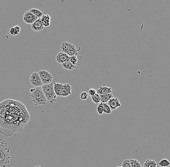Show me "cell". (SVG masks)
<instances>
[{"mask_svg": "<svg viewBox=\"0 0 170 167\" xmlns=\"http://www.w3.org/2000/svg\"><path fill=\"white\" fill-rule=\"evenodd\" d=\"M10 150L11 148L7 141L0 137V167H6L9 163Z\"/></svg>", "mask_w": 170, "mask_h": 167, "instance_id": "cell-1", "label": "cell"}, {"mask_svg": "<svg viewBox=\"0 0 170 167\" xmlns=\"http://www.w3.org/2000/svg\"><path fill=\"white\" fill-rule=\"evenodd\" d=\"M31 98L35 105H46V98L45 97L41 87H38L30 90Z\"/></svg>", "mask_w": 170, "mask_h": 167, "instance_id": "cell-2", "label": "cell"}, {"mask_svg": "<svg viewBox=\"0 0 170 167\" xmlns=\"http://www.w3.org/2000/svg\"><path fill=\"white\" fill-rule=\"evenodd\" d=\"M41 87L46 100L49 102V103L52 104L56 102L57 101L56 100L57 95L54 90L53 84L51 83L48 84H45L42 85Z\"/></svg>", "mask_w": 170, "mask_h": 167, "instance_id": "cell-3", "label": "cell"}, {"mask_svg": "<svg viewBox=\"0 0 170 167\" xmlns=\"http://www.w3.org/2000/svg\"><path fill=\"white\" fill-rule=\"evenodd\" d=\"M38 73L41 79L43 85L51 83L53 77L51 73L45 70H40L38 72Z\"/></svg>", "mask_w": 170, "mask_h": 167, "instance_id": "cell-4", "label": "cell"}, {"mask_svg": "<svg viewBox=\"0 0 170 167\" xmlns=\"http://www.w3.org/2000/svg\"><path fill=\"white\" fill-rule=\"evenodd\" d=\"M30 82L34 88L41 87L43 85L39 75L36 72H34L32 74L30 77Z\"/></svg>", "mask_w": 170, "mask_h": 167, "instance_id": "cell-5", "label": "cell"}, {"mask_svg": "<svg viewBox=\"0 0 170 167\" xmlns=\"http://www.w3.org/2000/svg\"><path fill=\"white\" fill-rule=\"evenodd\" d=\"M38 19L37 17L35 16L34 15L31 13L30 11H28L25 12L24 14L23 19L24 22L25 23L28 24H32L33 23L36 21Z\"/></svg>", "mask_w": 170, "mask_h": 167, "instance_id": "cell-6", "label": "cell"}, {"mask_svg": "<svg viewBox=\"0 0 170 167\" xmlns=\"http://www.w3.org/2000/svg\"><path fill=\"white\" fill-rule=\"evenodd\" d=\"M107 105L110 107L112 111L117 109L119 107H121V104L118 98L113 97L107 102Z\"/></svg>", "mask_w": 170, "mask_h": 167, "instance_id": "cell-7", "label": "cell"}, {"mask_svg": "<svg viewBox=\"0 0 170 167\" xmlns=\"http://www.w3.org/2000/svg\"><path fill=\"white\" fill-rule=\"evenodd\" d=\"M70 57L64 53L60 52L56 56V60L58 63L61 64L62 63L69 61Z\"/></svg>", "mask_w": 170, "mask_h": 167, "instance_id": "cell-8", "label": "cell"}, {"mask_svg": "<svg viewBox=\"0 0 170 167\" xmlns=\"http://www.w3.org/2000/svg\"><path fill=\"white\" fill-rule=\"evenodd\" d=\"M44 28L45 27L41 22V18H38L31 25V28L32 30L36 32L42 31L44 30Z\"/></svg>", "mask_w": 170, "mask_h": 167, "instance_id": "cell-9", "label": "cell"}, {"mask_svg": "<svg viewBox=\"0 0 170 167\" xmlns=\"http://www.w3.org/2000/svg\"><path fill=\"white\" fill-rule=\"evenodd\" d=\"M71 94H72V87H71L70 84H63L61 96L67 97Z\"/></svg>", "mask_w": 170, "mask_h": 167, "instance_id": "cell-10", "label": "cell"}, {"mask_svg": "<svg viewBox=\"0 0 170 167\" xmlns=\"http://www.w3.org/2000/svg\"><path fill=\"white\" fill-rule=\"evenodd\" d=\"M69 61L75 66H80L82 63V57L79 55L70 57Z\"/></svg>", "mask_w": 170, "mask_h": 167, "instance_id": "cell-11", "label": "cell"}, {"mask_svg": "<svg viewBox=\"0 0 170 167\" xmlns=\"http://www.w3.org/2000/svg\"><path fill=\"white\" fill-rule=\"evenodd\" d=\"M112 93V90L111 88L108 87L104 86L100 87L98 89L96 90V93L98 95H104L106 94H111Z\"/></svg>", "mask_w": 170, "mask_h": 167, "instance_id": "cell-12", "label": "cell"}, {"mask_svg": "<svg viewBox=\"0 0 170 167\" xmlns=\"http://www.w3.org/2000/svg\"><path fill=\"white\" fill-rule=\"evenodd\" d=\"M41 20L44 27H48L51 25V17L49 15H43L41 17Z\"/></svg>", "mask_w": 170, "mask_h": 167, "instance_id": "cell-13", "label": "cell"}, {"mask_svg": "<svg viewBox=\"0 0 170 167\" xmlns=\"http://www.w3.org/2000/svg\"><path fill=\"white\" fill-rule=\"evenodd\" d=\"M62 83H54L53 84L54 90L57 96H61L62 90Z\"/></svg>", "mask_w": 170, "mask_h": 167, "instance_id": "cell-14", "label": "cell"}, {"mask_svg": "<svg viewBox=\"0 0 170 167\" xmlns=\"http://www.w3.org/2000/svg\"><path fill=\"white\" fill-rule=\"evenodd\" d=\"M73 45V44L69 42H63L61 45V52L66 53Z\"/></svg>", "mask_w": 170, "mask_h": 167, "instance_id": "cell-15", "label": "cell"}, {"mask_svg": "<svg viewBox=\"0 0 170 167\" xmlns=\"http://www.w3.org/2000/svg\"><path fill=\"white\" fill-rule=\"evenodd\" d=\"M100 98H101V102L104 103L106 104L111 98H113V95L112 93L111 94H106V95H100Z\"/></svg>", "mask_w": 170, "mask_h": 167, "instance_id": "cell-16", "label": "cell"}, {"mask_svg": "<svg viewBox=\"0 0 170 167\" xmlns=\"http://www.w3.org/2000/svg\"><path fill=\"white\" fill-rule=\"evenodd\" d=\"M157 164L155 160L148 159L143 164V167H157Z\"/></svg>", "mask_w": 170, "mask_h": 167, "instance_id": "cell-17", "label": "cell"}, {"mask_svg": "<svg viewBox=\"0 0 170 167\" xmlns=\"http://www.w3.org/2000/svg\"><path fill=\"white\" fill-rule=\"evenodd\" d=\"M61 66L67 70H73L76 68V67L73 65L70 61L62 63L61 64Z\"/></svg>", "mask_w": 170, "mask_h": 167, "instance_id": "cell-18", "label": "cell"}, {"mask_svg": "<svg viewBox=\"0 0 170 167\" xmlns=\"http://www.w3.org/2000/svg\"><path fill=\"white\" fill-rule=\"evenodd\" d=\"M21 31V26H16L12 27L10 30V34L13 36H16Z\"/></svg>", "mask_w": 170, "mask_h": 167, "instance_id": "cell-19", "label": "cell"}, {"mask_svg": "<svg viewBox=\"0 0 170 167\" xmlns=\"http://www.w3.org/2000/svg\"><path fill=\"white\" fill-rule=\"evenodd\" d=\"M66 54H67L70 57L77 55H78V51H77L76 47H75V45H73V46L66 53Z\"/></svg>", "mask_w": 170, "mask_h": 167, "instance_id": "cell-20", "label": "cell"}, {"mask_svg": "<svg viewBox=\"0 0 170 167\" xmlns=\"http://www.w3.org/2000/svg\"><path fill=\"white\" fill-rule=\"evenodd\" d=\"M29 11L38 18H41L43 16V15H44L43 12H41L40 10L37 9L32 8Z\"/></svg>", "mask_w": 170, "mask_h": 167, "instance_id": "cell-21", "label": "cell"}, {"mask_svg": "<svg viewBox=\"0 0 170 167\" xmlns=\"http://www.w3.org/2000/svg\"><path fill=\"white\" fill-rule=\"evenodd\" d=\"M129 163L131 167H142L141 164L139 161L135 159H129Z\"/></svg>", "mask_w": 170, "mask_h": 167, "instance_id": "cell-22", "label": "cell"}, {"mask_svg": "<svg viewBox=\"0 0 170 167\" xmlns=\"http://www.w3.org/2000/svg\"><path fill=\"white\" fill-rule=\"evenodd\" d=\"M157 165L162 167H169L170 165V162L167 159H164L161 160L157 164Z\"/></svg>", "mask_w": 170, "mask_h": 167, "instance_id": "cell-23", "label": "cell"}, {"mask_svg": "<svg viewBox=\"0 0 170 167\" xmlns=\"http://www.w3.org/2000/svg\"><path fill=\"white\" fill-rule=\"evenodd\" d=\"M104 103L102 102L100 103L98 105L96 108V110L99 115H102L104 113Z\"/></svg>", "mask_w": 170, "mask_h": 167, "instance_id": "cell-24", "label": "cell"}, {"mask_svg": "<svg viewBox=\"0 0 170 167\" xmlns=\"http://www.w3.org/2000/svg\"><path fill=\"white\" fill-rule=\"evenodd\" d=\"M91 99H92V101L95 104H99L100 103H101V98L100 96L99 95H98L97 94H95L93 96H91Z\"/></svg>", "mask_w": 170, "mask_h": 167, "instance_id": "cell-25", "label": "cell"}, {"mask_svg": "<svg viewBox=\"0 0 170 167\" xmlns=\"http://www.w3.org/2000/svg\"><path fill=\"white\" fill-rule=\"evenodd\" d=\"M80 98L81 100H86L89 98V95L86 92H83L80 94Z\"/></svg>", "mask_w": 170, "mask_h": 167, "instance_id": "cell-26", "label": "cell"}, {"mask_svg": "<svg viewBox=\"0 0 170 167\" xmlns=\"http://www.w3.org/2000/svg\"><path fill=\"white\" fill-rule=\"evenodd\" d=\"M104 112L106 114H110L111 113L112 110H111L110 107L107 105V104L104 103Z\"/></svg>", "mask_w": 170, "mask_h": 167, "instance_id": "cell-27", "label": "cell"}, {"mask_svg": "<svg viewBox=\"0 0 170 167\" xmlns=\"http://www.w3.org/2000/svg\"><path fill=\"white\" fill-rule=\"evenodd\" d=\"M122 167H131V164L129 163V159H126L124 160L122 162Z\"/></svg>", "mask_w": 170, "mask_h": 167, "instance_id": "cell-28", "label": "cell"}, {"mask_svg": "<svg viewBox=\"0 0 170 167\" xmlns=\"http://www.w3.org/2000/svg\"><path fill=\"white\" fill-rule=\"evenodd\" d=\"M88 93H89L90 96H93L94 95L96 94V90L94 89L90 88V89H89V91H88Z\"/></svg>", "mask_w": 170, "mask_h": 167, "instance_id": "cell-29", "label": "cell"}, {"mask_svg": "<svg viewBox=\"0 0 170 167\" xmlns=\"http://www.w3.org/2000/svg\"><path fill=\"white\" fill-rule=\"evenodd\" d=\"M35 167H41V166H38V165H37Z\"/></svg>", "mask_w": 170, "mask_h": 167, "instance_id": "cell-30", "label": "cell"}, {"mask_svg": "<svg viewBox=\"0 0 170 167\" xmlns=\"http://www.w3.org/2000/svg\"><path fill=\"white\" fill-rule=\"evenodd\" d=\"M121 167V166H118V167Z\"/></svg>", "mask_w": 170, "mask_h": 167, "instance_id": "cell-31", "label": "cell"}]
</instances>
